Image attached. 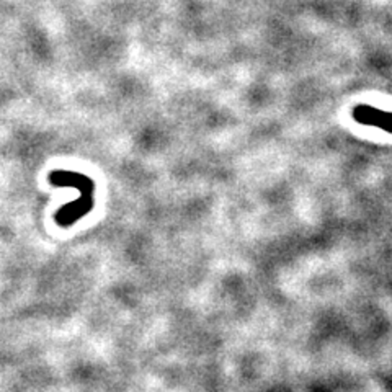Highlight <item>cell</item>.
<instances>
[{
	"mask_svg": "<svg viewBox=\"0 0 392 392\" xmlns=\"http://www.w3.org/2000/svg\"><path fill=\"white\" fill-rule=\"evenodd\" d=\"M353 119L356 123L365 124V126L379 128L392 135V113H389V111L374 108L371 105L361 103V105L355 106V110H353Z\"/></svg>",
	"mask_w": 392,
	"mask_h": 392,
	"instance_id": "cell-1",
	"label": "cell"
}]
</instances>
